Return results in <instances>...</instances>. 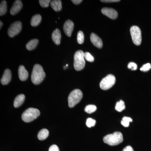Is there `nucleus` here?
Segmentation results:
<instances>
[{
	"instance_id": "20",
	"label": "nucleus",
	"mask_w": 151,
	"mask_h": 151,
	"mask_svg": "<svg viewBox=\"0 0 151 151\" xmlns=\"http://www.w3.org/2000/svg\"><path fill=\"white\" fill-rule=\"evenodd\" d=\"M38 42L37 39H33L30 41L26 45V48L29 50H33L37 46Z\"/></svg>"
},
{
	"instance_id": "25",
	"label": "nucleus",
	"mask_w": 151,
	"mask_h": 151,
	"mask_svg": "<svg viewBox=\"0 0 151 151\" xmlns=\"http://www.w3.org/2000/svg\"><path fill=\"white\" fill-rule=\"evenodd\" d=\"M77 41L79 44H82L84 43V33L81 31L78 32L77 34Z\"/></svg>"
},
{
	"instance_id": "18",
	"label": "nucleus",
	"mask_w": 151,
	"mask_h": 151,
	"mask_svg": "<svg viewBox=\"0 0 151 151\" xmlns=\"http://www.w3.org/2000/svg\"><path fill=\"white\" fill-rule=\"evenodd\" d=\"M49 134V131L46 129H43L39 132L37 135L38 139L42 141L45 140L48 137Z\"/></svg>"
},
{
	"instance_id": "17",
	"label": "nucleus",
	"mask_w": 151,
	"mask_h": 151,
	"mask_svg": "<svg viewBox=\"0 0 151 151\" xmlns=\"http://www.w3.org/2000/svg\"><path fill=\"white\" fill-rule=\"evenodd\" d=\"M50 6L55 12H59L62 9V2L60 0H54L52 1Z\"/></svg>"
},
{
	"instance_id": "15",
	"label": "nucleus",
	"mask_w": 151,
	"mask_h": 151,
	"mask_svg": "<svg viewBox=\"0 0 151 151\" xmlns=\"http://www.w3.org/2000/svg\"><path fill=\"white\" fill-rule=\"evenodd\" d=\"M61 35L60 31L58 29L55 30L52 35V39L57 45H59L61 40Z\"/></svg>"
},
{
	"instance_id": "33",
	"label": "nucleus",
	"mask_w": 151,
	"mask_h": 151,
	"mask_svg": "<svg viewBox=\"0 0 151 151\" xmlns=\"http://www.w3.org/2000/svg\"><path fill=\"white\" fill-rule=\"evenodd\" d=\"M123 151H134V150H133V148L131 146H128L126 147L123 150Z\"/></svg>"
},
{
	"instance_id": "8",
	"label": "nucleus",
	"mask_w": 151,
	"mask_h": 151,
	"mask_svg": "<svg viewBox=\"0 0 151 151\" xmlns=\"http://www.w3.org/2000/svg\"><path fill=\"white\" fill-rule=\"evenodd\" d=\"M22 29L21 22L17 21L11 24L8 31V34L10 37H13L20 32Z\"/></svg>"
},
{
	"instance_id": "11",
	"label": "nucleus",
	"mask_w": 151,
	"mask_h": 151,
	"mask_svg": "<svg viewBox=\"0 0 151 151\" xmlns=\"http://www.w3.org/2000/svg\"><path fill=\"white\" fill-rule=\"evenodd\" d=\"M90 40L93 45L98 48H101L103 43L102 40L95 34L92 33L90 35Z\"/></svg>"
},
{
	"instance_id": "24",
	"label": "nucleus",
	"mask_w": 151,
	"mask_h": 151,
	"mask_svg": "<svg viewBox=\"0 0 151 151\" xmlns=\"http://www.w3.org/2000/svg\"><path fill=\"white\" fill-rule=\"evenodd\" d=\"M96 110H97V107L93 105H87L84 109L85 112L89 114L94 113Z\"/></svg>"
},
{
	"instance_id": "13",
	"label": "nucleus",
	"mask_w": 151,
	"mask_h": 151,
	"mask_svg": "<svg viewBox=\"0 0 151 151\" xmlns=\"http://www.w3.org/2000/svg\"><path fill=\"white\" fill-rule=\"evenodd\" d=\"M12 79V73L9 69H6L4 71L1 80V83L3 85H7L10 82Z\"/></svg>"
},
{
	"instance_id": "22",
	"label": "nucleus",
	"mask_w": 151,
	"mask_h": 151,
	"mask_svg": "<svg viewBox=\"0 0 151 151\" xmlns=\"http://www.w3.org/2000/svg\"><path fill=\"white\" fill-rule=\"evenodd\" d=\"M125 108V103L122 100H120L116 103L115 109L118 112H122Z\"/></svg>"
},
{
	"instance_id": "4",
	"label": "nucleus",
	"mask_w": 151,
	"mask_h": 151,
	"mask_svg": "<svg viewBox=\"0 0 151 151\" xmlns=\"http://www.w3.org/2000/svg\"><path fill=\"white\" fill-rule=\"evenodd\" d=\"M84 52L81 50H78L75 52L74 55V68L79 71L82 70L85 67V61L84 58Z\"/></svg>"
},
{
	"instance_id": "23",
	"label": "nucleus",
	"mask_w": 151,
	"mask_h": 151,
	"mask_svg": "<svg viewBox=\"0 0 151 151\" xmlns=\"http://www.w3.org/2000/svg\"><path fill=\"white\" fill-rule=\"evenodd\" d=\"M133 120L132 118L128 117H124L122 119V122H121V124L125 127H129L130 122H132Z\"/></svg>"
},
{
	"instance_id": "29",
	"label": "nucleus",
	"mask_w": 151,
	"mask_h": 151,
	"mask_svg": "<svg viewBox=\"0 0 151 151\" xmlns=\"http://www.w3.org/2000/svg\"><path fill=\"white\" fill-rule=\"evenodd\" d=\"M151 68V64L150 63H146L142 66L140 68V70L144 72H147Z\"/></svg>"
},
{
	"instance_id": "35",
	"label": "nucleus",
	"mask_w": 151,
	"mask_h": 151,
	"mask_svg": "<svg viewBox=\"0 0 151 151\" xmlns=\"http://www.w3.org/2000/svg\"><path fill=\"white\" fill-rule=\"evenodd\" d=\"M0 24H1V25H0V28H1L3 26V23L1 21L0 22Z\"/></svg>"
},
{
	"instance_id": "28",
	"label": "nucleus",
	"mask_w": 151,
	"mask_h": 151,
	"mask_svg": "<svg viewBox=\"0 0 151 151\" xmlns=\"http://www.w3.org/2000/svg\"><path fill=\"white\" fill-rule=\"evenodd\" d=\"M39 3L42 7H47L49 6L50 3H51L50 0H40Z\"/></svg>"
},
{
	"instance_id": "31",
	"label": "nucleus",
	"mask_w": 151,
	"mask_h": 151,
	"mask_svg": "<svg viewBox=\"0 0 151 151\" xmlns=\"http://www.w3.org/2000/svg\"><path fill=\"white\" fill-rule=\"evenodd\" d=\"M49 151H60L59 148L56 145H52L50 147Z\"/></svg>"
},
{
	"instance_id": "16",
	"label": "nucleus",
	"mask_w": 151,
	"mask_h": 151,
	"mask_svg": "<svg viewBox=\"0 0 151 151\" xmlns=\"http://www.w3.org/2000/svg\"><path fill=\"white\" fill-rule=\"evenodd\" d=\"M25 97L23 94H19L18 95L14 101V107L15 108H19L24 102Z\"/></svg>"
},
{
	"instance_id": "5",
	"label": "nucleus",
	"mask_w": 151,
	"mask_h": 151,
	"mask_svg": "<svg viewBox=\"0 0 151 151\" xmlns=\"http://www.w3.org/2000/svg\"><path fill=\"white\" fill-rule=\"evenodd\" d=\"M83 97V94L81 90L76 89L70 92L68 97V106L73 108L80 102Z\"/></svg>"
},
{
	"instance_id": "6",
	"label": "nucleus",
	"mask_w": 151,
	"mask_h": 151,
	"mask_svg": "<svg viewBox=\"0 0 151 151\" xmlns=\"http://www.w3.org/2000/svg\"><path fill=\"white\" fill-rule=\"evenodd\" d=\"M116 77L112 74H109L103 78L100 82V88L104 90H108L116 83Z\"/></svg>"
},
{
	"instance_id": "12",
	"label": "nucleus",
	"mask_w": 151,
	"mask_h": 151,
	"mask_svg": "<svg viewBox=\"0 0 151 151\" xmlns=\"http://www.w3.org/2000/svg\"><path fill=\"white\" fill-rule=\"evenodd\" d=\"M22 3L21 1L17 0L14 2L13 5L10 10V14L12 15L16 14L22 7Z\"/></svg>"
},
{
	"instance_id": "10",
	"label": "nucleus",
	"mask_w": 151,
	"mask_h": 151,
	"mask_svg": "<svg viewBox=\"0 0 151 151\" xmlns=\"http://www.w3.org/2000/svg\"><path fill=\"white\" fill-rule=\"evenodd\" d=\"M74 27V24L70 20H68L63 25V30L66 35L71 36Z\"/></svg>"
},
{
	"instance_id": "32",
	"label": "nucleus",
	"mask_w": 151,
	"mask_h": 151,
	"mask_svg": "<svg viewBox=\"0 0 151 151\" xmlns=\"http://www.w3.org/2000/svg\"><path fill=\"white\" fill-rule=\"evenodd\" d=\"M101 1L105 3H113L118 2L120 1L119 0H103V1Z\"/></svg>"
},
{
	"instance_id": "27",
	"label": "nucleus",
	"mask_w": 151,
	"mask_h": 151,
	"mask_svg": "<svg viewBox=\"0 0 151 151\" xmlns=\"http://www.w3.org/2000/svg\"><path fill=\"white\" fill-rule=\"evenodd\" d=\"M84 59L89 62H93L94 61V57L89 52H84Z\"/></svg>"
},
{
	"instance_id": "2",
	"label": "nucleus",
	"mask_w": 151,
	"mask_h": 151,
	"mask_svg": "<svg viewBox=\"0 0 151 151\" xmlns=\"http://www.w3.org/2000/svg\"><path fill=\"white\" fill-rule=\"evenodd\" d=\"M123 140V135L120 132H116L113 134H108L103 138L104 142L110 146L119 145L122 143Z\"/></svg>"
},
{
	"instance_id": "7",
	"label": "nucleus",
	"mask_w": 151,
	"mask_h": 151,
	"mask_svg": "<svg viewBox=\"0 0 151 151\" xmlns=\"http://www.w3.org/2000/svg\"><path fill=\"white\" fill-rule=\"evenodd\" d=\"M132 41L135 45H139L142 42V32L140 29L137 26H133L130 29Z\"/></svg>"
},
{
	"instance_id": "26",
	"label": "nucleus",
	"mask_w": 151,
	"mask_h": 151,
	"mask_svg": "<svg viewBox=\"0 0 151 151\" xmlns=\"http://www.w3.org/2000/svg\"><path fill=\"white\" fill-rule=\"evenodd\" d=\"M96 123V121L94 119H92V118H88L86 120V125L89 128H91V127H94Z\"/></svg>"
},
{
	"instance_id": "14",
	"label": "nucleus",
	"mask_w": 151,
	"mask_h": 151,
	"mask_svg": "<svg viewBox=\"0 0 151 151\" xmlns=\"http://www.w3.org/2000/svg\"><path fill=\"white\" fill-rule=\"evenodd\" d=\"M18 75L19 78L22 81H25L27 79L29 76L28 72L24 65H21L19 67Z\"/></svg>"
},
{
	"instance_id": "21",
	"label": "nucleus",
	"mask_w": 151,
	"mask_h": 151,
	"mask_svg": "<svg viewBox=\"0 0 151 151\" xmlns=\"http://www.w3.org/2000/svg\"><path fill=\"white\" fill-rule=\"evenodd\" d=\"M7 3L6 1H2L0 4V15H4L7 12Z\"/></svg>"
},
{
	"instance_id": "34",
	"label": "nucleus",
	"mask_w": 151,
	"mask_h": 151,
	"mask_svg": "<svg viewBox=\"0 0 151 151\" xmlns=\"http://www.w3.org/2000/svg\"><path fill=\"white\" fill-rule=\"evenodd\" d=\"M71 1L76 5L79 4L82 1V0H72Z\"/></svg>"
},
{
	"instance_id": "9",
	"label": "nucleus",
	"mask_w": 151,
	"mask_h": 151,
	"mask_svg": "<svg viewBox=\"0 0 151 151\" xmlns=\"http://www.w3.org/2000/svg\"><path fill=\"white\" fill-rule=\"evenodd\" d=\"M101 12L103 14L112 19H115L118 17V12L113 9L104 8L101 10Z\"/></svg>"
},
{
	"instance_id": "19",
	"label": "nucleus",
	"mask_w": 151,
	"mask_h": 151,
	"mask_svg": "<svg viewBox=\"0 0 151 151\" xmlns=\"http://www.w3.org/2000/svg\"><path fill=\"white\" fill-rule=\"evenodd\" d=\"M42 20L40 15L36 14L32 17L31 21V24L33 27L37 26L40 24Z\"/></svg>"
},
{
	"instance_id": "30",
	"label": "nucleus",
	"mask_w": 151,
	"mask_h": 151,
	"mask_svg": "<svg viewBox=\"0 0 151 151\" xmlns=\"http://www.w3.org/2000/svg\"><path fill=\"white\" fill-rule=\"evenodd\" d=\"M128 68L129 69H132V70H135L137 68V65L134 62H130L128 65Z\"/></svg>"
},
{
	"instance_id": "1",
	"label": "nucleus",
	"mask_w": 151,
	"mask_h": 151,
	"mask_svg": "<svg viewBox=\"0 0 151 151\" xmlns=\"http://www.w3.org/2000/svg\"><path fill=\"white\" fill-rule=\"evenodd\" d=\"M45 73L42 66L39 64L34 66L32 73L31 81L35 85L40 84L45 78Z\"/></svg>"
},
{
	"instance_id": "3",
	"label": "nucleus",
	"mask_w": 151,
	"mask_h": 151,
	"mask_svg": "<svg viewBox=\"0 0 151 151\" xmlns=\"http://www.w3.org/2000/svg\"><path fill=\"white\" fill-rule=\"evenodd\" d=\"M40 115V111L37 109L29 108L24 112L22 116L23 121L29 123L37 118Z\"/></svg>"
}]
</instances>
